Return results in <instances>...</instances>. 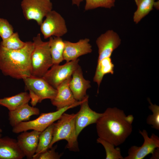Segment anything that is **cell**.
Instances as JSON below:
<instances>
[{"mask_svg": "<svg viewBox=\"0 0 159 159\" xmlns=\"http://www.w3.org/2000/svg\"><path fill=\"white\" fill-rule=\"evenodd\" d=\"M134 117L116 107L107 108L96 122L99 138L115 146L122 144L132 130Z\"/></svg>", "mask_w": 159, "mask_h": 159, "instance_id": "obj_1", "label": "cell"}, {"mask_svg": "<svg viewBox=\"0 0 159 159\" xmlns=\"http://www.w3.org/2000/svg\"><path fill=\"white\" fill-rule=\"evenodd\" d=\"M26 42L24 47L17 50L0 45V70L4 75L23 80L31 76V57L34 45L31 41Z\"/></svg>", "mask_w": 159, "mask_h": 159, "instance_id": "obj_2", "label": "cell"}, {"mask_svg": "<svg viewBox=\"0 0 159 159\" xmlns=\"http://www.w3.org/2000/svg\"><path fill=\"white\" fill-rule=\"evenodd\" d=\"M76 115L77 113L68 114L64 112L57 122L53 123V138L49 149L57 142L65 140L67 142V147L70 150H79L75 125Z\"/></svg>", "mask_w": 159, "mask_h": 159, "instance_id": "obj_3", "label": "cell"}, {"mask_svg": "<svg viewBox=\"0 0 159 159\" xmlns=\"http://www.w3.org/2000/svg\"><path fill=\"white\" fill-rule=\"evenodd\" d=\"M34 48L31 57V76L41 77L53 64L49 41H42L38 34L33 38Z\"/></svg>", "mask_w": 159, "mask_h": 159, "instance_id": "obj_4", "label": "cell"}, {"mask_svg": "<svg viewBox=\"0 0 159 159\" xmlns=\"http://www.w3.org/2000/svg\"><path fill=\"white\" fill-rule=\"evenodd\" d=\"M83 101V100L79 101L75 104L57 110L54 112L42 113L35 119L22 122L13 127L12 132L18 133L29 130L42 132L58 120L67 110L80 105Z\"/></svg>", "mask_w": 159, "mask_h": 159, "instance_id": "obj_5", "label": "cell"}, {"mask_svg": "<svg viewBox=\"0 0 159 159\" xmlns=\"http://www.w3.org/2000/svg\"><path fill=\"white\" fill-rule=\"evenodd\" d=\"M21 6L25 19L34 20L40 26L44 18L52 9L50 0H22Z\"/></svg>", "mask_w": 159, "mask_h": 159, "instance_id": "obj_6", "label": "cell"}, {"mask_svg": "<svg viewBox=\"0 0 159 159\" xmlns=\"http://www.w3.org/2000/svg\"><path fill=\"white\" fill-rule=\"evenodd\" d=\"M79 59L67 62L62 65L53 64L42 77L52 86L56 89L64 81L72 77L80 65Z\"/></svg>", "mask_w": 159, "mask_h": 159, "instance_id": "obj_7", "label": "cell"}, {"mask_svg": "<svg viewBox=\"0 0 159 159\" xmlns=\"http://www.w3.org/2000/svg\"><path fill=\"white\" fill-rule=\"evenodd\" d=\"M45 17L40 25V31L44 39L52 37H61L67 33L65 20L59 13L52 10Z\"/></svg>", "mask_w": 159, "mask_h": 159, "instance_id": "obj_8", "label": "cell"}, {"mask_svg": "<svg viewBox=\"0 0 159 159\" xmlns=\"http://www.w3.org/2000/svg\"><path fill=\"white\" fill-rule=\"evenodd\" d=\"M139 132L143 137L144 141L141 146H132L129 149L128 156L124 159H143L152 153L154 150L159 148V138L154 133L149 137L145 130H139Z\"/></svg>", "mask_w": 159, "mask_h": 159, "instance_id": "obj_9", "label": "cell"}, {"mask_svg": "<svg viewBox=\"0 0 159 159\" xmlns=\"http://www.w3.org/2000/svg\"><path fill=\"white\" fill-rule=\"evenodd\" d=\"M121 42L118 34L112 30H109L100 35L96 41L99 54L97 62L111 57L113 52L120 45Z\"/></svg>", "mask_w": 159, "mask_h": 159, "instance_id": "obj_10", "label": "cell"}, {"mask_svg": "<svg viewBox=\"0 0 159 159\" xmlns=\"http://www.w3.org/2000/svg\"><path fill=\"white\" fill-rule=\"evenodd\" d=\"M26 90L33 92L39 98L41 102L46 99L51 100L56 96L57 91L42 77L31 76L23 80Z\"/></svg>", "mask_w": 159, "mask_h": 159, "instance_id": "obj_11", "label": "cell"}, {"mask_svg": "<svg viewBox=\"0 0 159 159\" xmlns=\"http://www.w3.org/2000/svg\"><path fill=\"white\" fill-rule=\"evenodd\" d=\"M88 98L89 96L87 95L80 105V108L79 111L76 113L75 125L76 134L77 137L86 127L96 123L102 115V113L97 112L90 108L88 105Z\"/></svg>", "mask_w": 159, "mask_h": 159, "instance_id": "obj_12", "label": "cell"}, {"mask_svg": "<svg viewBox=\"0 0 159 159\" xmlns=\"http://www.w3.org/2000/svg\"><path fill=\"white\" fill-rule=\"evenodd\" d=\"M65 47L63 52L64 60L66 62L76 60L80 57L91 53L92 46L89 39L79 40L76 42L64 40Z\"/></svg>", "mask_w": 159, "mask_h": 159, "instance_id": "obj_13", "label": "cell"}, {"mask_svg": "<svg viewBox=\"0 0 159 159\" xmlns=\"http://www.w3.org/2000/svg\"><path fill=\"white\" fill-rule=\"evenodd\" d=\"M69 86L75 99L77 101L82 100L87 96V90L91 87L90 81L85 79L79 65L72 74Z\"/></svg>", "mask_w": 159, "mask_h": 159, "instance_id": "obj_14", "label": "cell"}, {"mask_svg": "<svg viewBox=\"0 0 159 159\" xmlns=\"http://www.w3.org/2000/svg\"><path fill=\"white\" fill-rule=\"evenodd\" d=\"M41 132L35 130L26 131L17 136L18 144L27 159H32L35 154Z\"/></svg>", "mask_w": 159, "mask_h": 159, "instance_id": "obj_15", "label": "cell"}, {"mask_svg": "<svg viewBox=\"0 0 159 159\" xmlns=\"http://www.w3.org/2000/svg\"><path fill=\"white\" fill-rule=\"evenodd\" d=\"M71 77L64 81L57 87L56 96L51 100L52 105L56 107L57 110L73 105L79 101L74 98L69 86Z\"/></svg>", "mask_w": 159, "mask_h": 159, "instance_id": "obj_16", "label": "cell"}, {"mask_svg": "<svg viewBox=\"0 0 159 159\" xmlns=\"http://www.w3.org/2000/svg\"><path fill=\"white\" fill-rule=\"evenodd\" d=\"M24 157L16 140L0 138V159H22Z\"/></svg>", "mask_w": 159, "mask_h": 159, "instance_id": "obj_17", "label": "cell"}, {"mask_svg": "<svg viewBox=\"0 0 159 159\" xmlns=\"http://www.w3.org/2000/svg\"><path fill=\"white\" fill-rule=\"evenodd\" d=\"M39 113L38 108L30 106L28 103H26L14 110L9 111V123L13 127L22 122L29 120L31 116L39 115Z\"/></svg>", "mask_w": 159, "mask_h": 159, "instance_id": "obj_18", "label": "cell"}, {"mask_svg": "<svg viewBox=\"0 0 159 159\" xmlns=\"http://www.w3.org/2000/svg\"><path fill=\"white\" fill-rule=\"evenodd\" d=\"M30 100L29 93L25 92L13 96L0 98V105L11 111L28 103Z\"/></svg>", "mask_w": 159, "mask_h": 159, "instance_id": "obj_19", "label": "cell"}, {"mask_svg": "<svg viewBox=\"0 0 159 159\" xmlns=\"http://www.w3.org/2000/svg\"><path fill=\"white\" fill-rule=\"evenodd\" d=\"M50 52L53 64H59L64 60V41L61 37H52L49 38Z\"/></svg>", "mask_w": 159, "mask_h": 159, "instance_id": "obj_20", "label": "cell"}, {"mask_svg": "<svg viewBox=\"0 0 159 159\" xmlns=\"http://www.w3.org/2000/svg\"><path fill=\"white\" fill-rule=\"evenodd\" d=\"M114 66L111 57L106 58L97 62L93 81L97 83L98 87L105 75L113 74Z\"/></svg>", "mask_w": 159, "mask_h": 159, "instance_id": "obj_21", "label": "cell"}, {"mask_svg": "<svg viewBox=\"0 0 159 159\" xmlns=\"http://www.w3.org/2000/svg\"><path fill=\"white\" fill-rule=\"evenodd\" d=\"M53 123L41 132L36 153L33 158L49 149V147L53 138Z\"/></svg>", "mask_w": 159, "mask_h": 159, "instance_id": "obj_22", "label": "cell"}, {"mask_svg": "<svg viewBox=\"0 0 159 159\" xmlns=\"http://www.w3.org/2000/svg\"><path fill=\"white\" fill-rule=\"evenodd\" d=\"M137 9L135 12L133 20L136 24L139 23L153 9L155 0H135Z\"/></svg>", "mask_w": 159, "mask_h": 159, "instance_id": "obj_23", "label": "cell"}, {"mask_svg": "<svg viewBox=\"0 0 159 159\" xmlns=\"http://www.w3.org/2000/svg\"><path fill=\"white\" fill-rule=\"evenodd\" d=\"M26 42L21 41L17 32H14L8 38L1 42L0 45L11 50H17L24 47L26 44Z\"/></svg>", "mask_w": 159, "mask_h": 159, "instance_id": "obj_24", "label": "cell"}, {"mask_svg": "<svg viewBox=\"0 0 159 159\" xmlns=\"http://www.w3.org/2000/svg\"><path fill=\"white\" fill-rule=\"evenodd\" d=\"M98 143L101 144L106 152V159H124L121 154L120 148L115 146L111 143L98 138L97 140Z\"/></svg>", "mask_w": 159, "mask_h": 159, "instance_id": "obj_25", "label": "cell"}, {"mask_svg": "<svg viewBox=\"0 0 159 159\" xmlns=\"http://www.w3.org/2000/svg\"><path fill=\"white\" fill-rule=\"evenodd\" d=\"M85 11L98 7L111 9L115 6L116 0H85Z\"/></svg>", "mask_w": 159, "mask_h": 159, "instance_id": "obj_26", "label": "cell"}, {"mask_svg": "<svg viewBox=\"0 0 159 159\" xmlns=\"http://www.w3.org/2000/svg\"><path fill=\"white\" fill-rule=\"evenodd\" d=\"M148 101L150 105L149 109L152 111L153 114L148 115L146 119L147 123L152 125V127L156 130H159V107L158 105H153L149 99Z\"/></svg>", "mask_w": 159, "mask_h": 159, "instance_id": "obj_27", "label": "cell"}, {"mask_svg": "<svg viewBox=\"0 0 159 159\" xmlns=\"http://www.w3.org/2000/svg\"><path fill=\"white\" fill-rule=\"evenodd\" d=\"M14 32L12 25L6 19L0 18V37L2 40L8 38Z\"/></svg>", "mask_w": 159, "mask_h": 159, "instance_id": "obj_28", "label": "cell"}, {"mask_svg": "<svg viewBox=\"0 0 159 159\" xmlns=\"http://www.w3.org/2000/svg\"><path fill=\"white\" fill-rule=\"evenodd\" d=\"M56 148H52L40 154L33 158L32 159H58L61 156V154L55 152Z\"/></svg>", "mask_w": 159, "mask_h": 159, "instance_id": "obj_29", "label": "cell"}, {"mask_svg": "<svg viewBox=\"0 0 159 159\" xmlns=\"http://www.w3.org/2000/svg\"><path fill=\"white\" fill-rule=\"evenodd\" d=\"M29 95L31 100L30 103L33 107L35 106L38 102H40L39 97L32 91L29 90Z\"/></svg>", "mask_w": 159, "mask_h": 159, "instance_id": "obj_30", "label": "cell"}, {"mask_svg": "<svg viewBox=\"0 0 159 159\" xmlns=\"http://www.w3.org/2000/svg\"><path fill=\"white\" fill-rule=\"evenodd\" d=\"M152 156L151 159H158L159 158V148L155 149L151 153Z\"/></svg>", "mask_w": 159, "mask_h": 159, "instance_id": "obj_31", "label": "cell"}, {"mask_svg": "<svg viewBox=\"0 0 159 159\" xmlns=\"http://www.w3.org/2000/svg\"><path fill=\"white\" fill-rule=\"evenodd\" d=\"M84 0H72V4L75 5L79 6L80 3Z\"/></svg>", "mask_w": 159, "mask_h": 159, "instance_id": "obj_32", "label": "cell"}, {"mask_svg": "<svg viewBox=\"0 0 159 159\" xmlns=\"http://www.w3.org/2000/svg\"><path fill=\"white\" fill-rule=\"evenodd\" d=\"M2 132V130L0 127V138L1 137V133Z\"/></svg>", "mask_w": 159, "mask_h": 159, "instance_id": "obj_33", "label": "cell"}]
</instances>
